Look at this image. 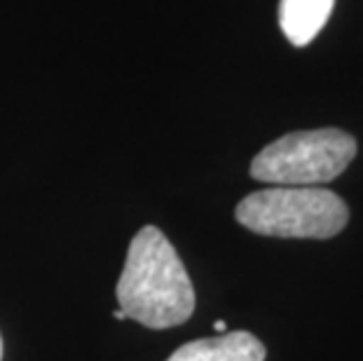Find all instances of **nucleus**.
Returning a JSON list of instances; mask_svg holds the SVG:
<instances>
[{"label": "nucleus", "instance_id": "obj_1", "mask_svg": "<svg viewBox=\"0 0 363 361\" xmlns=\"http://www.w3.org/2000/svg\"><path fill=\"white\" fill-rule=\"evenodd\" d=\"M118 307L127 319L148 328H172L195 312V289L179 251L155 226H145L129 244L115 287Z\"/></svg>", "mask_w": 363, "mask_h": 361}, {"label": "nucleus", "instance_id": "obj_2", "mask_svg": "<svg viewBox=\"0 0 363 361\" xmlns=\"http://www.w3.org/2000/svg\"><path fill=\"white\" fill-rule=\"evenodd\" d=\"M246 230L281 240H328L345 230L350 209L333 190L319 186H272L237 204Z\"/></svg>", "mask_w": 363, "mask_h": 361}, {"label": "nucleus", "instance_id": "obj_3", "mask_svg": "<svg viewBox=\"0 0 363 361\" xmlns=\"http://www.w3.org/2000/svg\"><path fill=\"white\" fill-rule=\"evenodd\" d=\"M357 157V141L342 129L291 132L265 145L251 162V176L269 186H323Z\"/></svg>", "mask_w": 363, "mask_h": 361}, {"label": "nucleus", "instance_id": "obj_4", "mask_svg": "<svg viewBox=\"0 0 363 361\" xmlns=\"http://www.w3.org/2000/svg\"><path fill=\"white\" fill-rule=\"evenodd\" d=\"M265 345L249 331H225L192 340L167 361H265Z\"/></svg>", "mask_w": 363, "mask_h": 361}, {"label": "nucleus", "instance_id": "obj_5", "mask_svg": "<svg viewBox=\"0 0 363 361\" xmlns=\"http://www.w3.org/2000/svg\"><path fill=\"white\" fill-rule=\"evenodd\" d=\"M335 0H281L279 26L291 45H310L333 12Z\"/></svg>", "mask_w": 363, "mask_h": 361}, {"label": "nucleus", "instance_id": "obj_6", "mask_svg": "<svg viewBox=\"0 0 363 361\" xmlns=\"http://www.w3.org/2000/svg\"><path fill=\"white\" fill-rule=\"evenodd\" d=\"M213 328H216V333H225V331H228V324H225L223 319H218V321L213 324Z\"/></svg>", "mask_w": 363, "mask_h": 361}, {"label": "nucleus", "instance_id": "obj_7", "mask_svg": "<svg viewBox=\"0 0 363 361\" xmlns=\"http://www.w3.org/2000/svg\"><path fill=\"white\" fill-rule=\"evenodd\" d=\"M113 317L115 319H127V314H125V310H122V307H118V310L113 312Z\"/></svg>", "mask_w": 363, "mask_h": 361}, {"label": "nucleus", "instance_id": "obj_8", "mask_svg": "<svg viewBox=\"0 0 363 361\" xmlns=\"http://www.w3.org/2000/svg\"><path fill=\"white\" fill-rule=\"evenodd\" d=\"M0 359H3V338H0Z\"/></svg>", "mask_w": 363, "mask_h": 361}]
</instances>
